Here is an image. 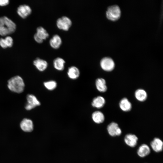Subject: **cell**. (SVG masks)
<instances>
[{
  "mask_svg": "<svg viewBox=\"0 0 163 163\" xmlns=\"http://www.w3.org/2000/svg\"><path fill=\"white\" fill-rule=\"evenodd\" d=\"M16 29L15 23L6 16L0 17V35L6 36L13 33Z\"/></svg>",
  "mask_w": 163,
  "mask_h": 163,
  "instance_id": "6da1fadb",
  "label": "cell"
},
{
  "mask_svg": "<svg viewBox=\"0 0 163 163\" xmlns=\"http://www.w3.org/2000/svg\"><path fill=\"white\" fill-rule=\"evenodd\" d=\"M8 87L11 91L18 93L22 92L24 89L25 85L22 78L20 76H14L8 81Z\"/></svg>",
  "mask_w": 163,
  "mask_h": 163,
  "instance_id": "7a4b0ae2",
  "label": "cell"
},
{
  "mask_svg": "<svg viewBox=\"0 0 163 163\" xmlns=\"http://www.w3.org/2000/svg\"><path fill=\"white\" fill-rule=\"evenodd\" d=\"M121 15V10L120 7L117 5H113L108 6L106 11V16L109 19L114 21L118 19Z\"/></svg>",
  "mask_w": 163,
  "mask_h": 163,
  "instance_id": "3957f363",
  "label": "cell"
},
{
  "mask_svg": "<svg viewBox=\"0 0 163 163\" xmlns=\"http://www.w3.org/2000/svg\"><path fill=\"white\" fill-rule=\"evenodd\" d=\"M72 21L70 19L66 16H63L58 18L56 21L57 27L60 29L66 31L71 26Z\"/></svg>",
  "mask_w": 163,
  "mask_h": 163,
  "instance_id": "277c9868",
  "label": "cell"
},
{
  "mask_svg": "<svg viewBox=\"0 0 163 163\" xmlns=\"http://www.w3.org/2000/svg\"><path fill=\"white\" fill-rule=\"evenodd\" d=\"M101 68L106 71H110L114 68L115 63L113 59L109 57H105L102 58L100 62Z\"/></svg>",
  "mask_w": 163,
  "mask_h": 163,
  "instance_id": "5b68a950",
  "label": "cell"
},
{
  "mask_svg": "<svg viewBox=\"0 0 163 163\" xmlns=\"http://www.w3.org/2000/svg\"><path fill=\"white\" fill-rule=\"evenodd\" d=\"M32 11L30 7L26 4L20 5L18 7L17 10L18 15L23 19L27 18L30 15Z\"/></svg>",
  "mask_w": 163,
  "mask_h": 163,
  "instance_id": "8992f818",
  "label": "cell"
},
{
  "mask_svg": "<svg viewBox=\"0 0 163 163\" xmlns=\"http://www.w3.org/2000/svg\"><path fill=\"white\" fill-rule=\"evenodd\" d=\"M27 103L25 106V108L27 110H31L40 105V102L33 94H28L27 96Z\"/></svg>",
  "mask_w": 163,
  "mask_h": 163,
  "instance_id": "52a82bcc",
  "label": "cell"
},
{
  "mask_svg": "<svg viewBox=\"0 0 163 163\" xmlns=\"http://www.w3.org/2000/svg\"><path fill=\"white\" fill-rule=\"evenodd\" d=\"M107 129L109 134L112 136H120L122 133L121 130L118 124L114 122L109 124L107 126Z\"/></svg>",
  "mask_w": 163,
  "mask_h": 163,
  "instance_id": "ba28073f",
  "label": "cell"
},
{
  "mask_svg": "<svg viewBox=\"0 0 163 163\" xmlns=\"http://www.w3.org/2000/svg\"><path fill=\"white\" fill-rule=\"evenodd\" d=\"M21 129L25 132H31L34 129V125L32 121L29 119H24L20 123Z\"/></svg>",
  "mask_w": 163,
  "mask_h": 163,
  "instance_id": "9c48e42d",
  "label": "cell"
},
{
  "mask_svg": "<svg viewBox=\"0 0 163 163\" xmlns=\"http://www.w3.org/2000/svg\"><path fill=\"white\" fill-rule=\"evenodd\" d=\"M34 65L40 71L45 70L47 67L48 63L45 60L37 58L33 62Z\"/></svg>",
  "mask_w": 163,
  "mask_h": 163,
  "instance_id": "30bf717a",
  "label": "cell"
},
{
  "mask_svg": "<svg viewBox=\"0 0 163 163\" xmlns=\"http://www.w3.org/2000/svg\"><path fill=\"white\" fill-rule=\"evenodd\" d=\"M138 140V138L137 136L132 134L126 135L124 139L126 144L131 147H134L136 145Z\"/></svg>",
  "mask_w": 163,
  "mask_h": 163,
  "instance_id": "8fae6325",
  "label": "cell"
},
{
  "mask_svg": "<svg viewBox=\"0 0 163 163\" xmlns=\"http://www.w3.org/2000/svg\"><path fill=\"white\" fill-rule=\"evenodd\" d=\"M67 74L68 77L70 79L75 80L79 78L80 75V72L77 67L72 66L68 68Z\"/></svg>",
  "mask_w": 163,
  "mask_h": 163,
  "instance_id": "7c38bea8",
  "label": "cell"
},
{
  "mask_svg": "<svg viewBox=\"0 0 163 163\" xmlns=\"http://www.w3.org/2000/svg\"><path fill=\"white\" fill-rule=\"evenodd\" d=\"M163 142L158 138H155L151 142L150 145L152 149L156 152L161 151L163 149Z\"/></svg>",
  "mask_w": 163,
  "mask_h": 163,
  "instance_id": "4fadbf2b",
  "label": "cell"
},
{
  "mask_svg": "<svg viewBox=\"0 0 163 163\" xmlns=\"http://www.w3.org/2000/svg\"><path fill=\"white\" fill-rule=\"evenodd\" d=\"M50 46L54 49L58 48L62 44V40L60 37L56 34L53 35L49 41Z\"/></svg>",
  "mask_w": 163,
  "mask_h": 163,
  "instance_id": "5bb4252c",
  "label": "cell"
},
{
  "mask_svg": "<svg viewBox=\"0 0 163 163\" xmlns=\"http://www.w3.org/2000/svg\"><path fill=\"white\" fill-rule=\"evenodd\" d=\"M95 84L97 89L99 92H104L107 91V88L106 82L104 78H97L95 81Z\"/></svg>",
  "mask_w": 163,
  "mask_h": 163,
  "instance_id": "9a60e30c",
  "label": "cell"
},
{
  "mask_svg": "<svg viewBox=\"0 0 163 163\" xmlns=\"http://www.w3.org/2000/svg\"><path fill=\"white\" fill-rule=\"evenodd\" d=\"M105 103V100L103 97L98 96L93 99L91 104L93 107L99 109L102 108Z\"/></svg>",
  "mask_w": 163,
  "mask_h": 163,
  "instance_id": "2e32d148",
  "label": "cell"
},
{
  "mask_svg": "<svg viewBox=\"0 0 163 163\" xmlns=\"http://www.w3.org/2000/svg\"><path fill=\"white\" fill-rule=\"evenodd\" d=\"M150 152L149 147L146 144L141 145L137 151L138 155L141 157H144L148 155Z\"/></svg>",
  "mask_w": 163,
  "mask_h": 163,
  "instance_id": "e0dca14e",
  "label": "cell"
},
{
  "mask_svg": "<svg viewBox=\"0 0 163 163\" xmlns=\"http://www.w3.org/2000/svg\"><path fill=\"white\" fill-rule=\"evenodd\" d=\"M91 117L93 121L97 124L102 123L105 119L103 113L99 111H96L93 112L91 115Z\"/></svg>",
  "mask_w": 163,
  "mask_h": 163,
  "instance_id": "ac0fdd59",
  "label": "cell"
},
{
  "mask_svg": "<svg viewBox=\"0 0 163 163\" xmlns=\"http://www.w3.org/2000/svg\"><path fill=\"white\" fill-rule=\"evenodd\" d=\"M119 106L122 110L125 112L130 111L132 108L131 103L126 98H123L120 100Z\"/></svg>",
  "mask_w": 163,
  "mask_h": 163,
  "instance_id": "d6986e66",
  "label": "cell"
},
{
  "mask_svg": "<svg viewBox=\"0 0 163 163\" xmlns=\"http://www.w3.org/2000/svg\"><path fill=\"white\" fill-rule=\"evenodd\" d=\"M65 60L62 58L57 57L53 61L54 68L57 70L61 71L64 69Z\"/></svg>",
  "mask_w": 163,
  "mask_h": 163,
  "instance_id": "ffe728a7",
  "label": "cell"
},
{
  "mask_svg": "<svg viewBox=\"0 0 163 163\" xmlns=\"http://www.w3.org/2000/svg\"><path fill=\"white\" fill-rule=\"evenodd\" d=\"M135 96L137 100L140 101H144L147 99L146 92L144 90L139 89L137 90L135 93Z\"/></svg>",
  "mask_w": 163,
  "mask_h": 163,
  "instance_id": "44dd1931",
  "label": "cell"
},
{
  "mask_svg": "<svg viewBox=\"0 0 163 163\" xmlns=\"http://www.w3.org/2000/svg\"><path fill=\"white\" fill-rule=\"evenodd\" d=\"M36 34L43 40L46 39L49 36V34L46 30L41 26L38 27L37 28Z\"/></svg>",
  "mask_w": 163,
  "mask_h": 163,
  "instance_id": "7402d4cb",
  "label": "cell"
},
{
  "mask_svg": "<svg viewBox=\"0 0 163 163\" xmlns=\"http://www.w3.org/2000/svg\"><path fill=\"white\" fill-rule=\"evenodd\" d=\"M44 87L49 91L54 90L57 86V83L54 80H50L43 83Z\"/></svg>",
  "mask_w": 163,
  "mask_h": 163,
  "instance_id": "603a6c76",
  "label": "cell"
},
{
  "mask_svg": "<svg viewBox=\"0 0 163 163\" xmlns=\"http://www.w3.org/2000/svg\"><path fill=\"white\" fill-rule=\"evenodd\" d=\"M4 39L8 47H12L14 43L12 38L9 36H7Z\"/></svg>",
  "mask_w": 163,
  "mask_h": 163,
  "instance_id": "cb8c5ba5",
  "label": "cell"
},
{
  "mask_svg": "<svg viewBox=\"0 0 163 163\" xmlns=\"http://www.w3.org/2000/svg\"><path fill=\"white\" fill-rule=\"evenodd\" d=\"M0 46L3 49H6L8 48L5 39L4 38H0Z\"/></svg>",
  "mask_w": 163,
  "mask_h": 163,
  "instance_id": "d4e9b609",
  "label": "cell"
},
{
  "mask_svg": "<svg viewBox=\"0 0 163 163\" xmlns=\"http://www.w3.org/2000/svg\"><path fill=\"white\" fill-rule=\"evenodd\" d=\"M10 2L9 0H0V6H5L8 5Z\"/></svg>",
  "mask_w": 163,
  "mask_h": 163,
  "instance_id": "484cf974",
  "label": "cell"
},
{
  "mask_svg": "<svg viewBox=\"0 0 163 163\" xmlns=\"http://www.w3.org/2000/svg\"><path fill=\"white\" fill-rule=\"evenodd\" d=\"M34 40L37 43H42L43 40L40 38L35 33L34 36Z\"/></svg>",
  "mask_w": 163,
  "mask_h": 163,
  "instance_id": "4316f807",
  "label": "cell"
}]
</instances>
